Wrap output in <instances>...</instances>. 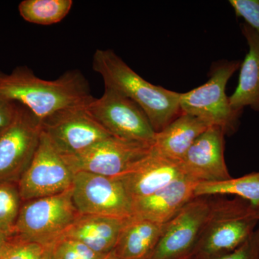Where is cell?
Masks as SVG:
<instances>
[{
	"label": "cell",
	"mask_w": 259,
	"mask_h": 259,
	"mask_svg": "<svg viewBox=\"0 0 259 259\" xmlns=\"http://www.w3.org/2000/svg\"><path fill=\"white\" fill-rule=\"evenodd\" d=\"M8 241V238L5 234H3L2 232H0V258H1L2 255H3V251L5 246H6L7 243Z\"/></svg>",
	"instance_id": "83f0119b"
},
{
	"label": "cell",
	"mask_w": 259,
	"mask_h": 259,
	"mask_svg": "<svg viewBox=\"0 0 259 259\" xmlns=\"http://www.w3.org/2000/svg\"><path fill=\"white\" fill-rule=\"evenodd\" d=\"M79 215L73 203L71 190L24 201L13 236L9 238L50 248Z\"/></svg>",
	"instance_id": "5b68a950"
},
{
	"label": "cell",
	"mask_w": 259,
	"mask_h": 259,
	"mask_svg": "<svg viewBox=\"0 0 259 259\" xmlns=\"http://www.w3.org/2000/svg\"><path fill=\"white\" fill-rule=\"evenodd\" d=\"M93 68L102 76L105 88L122 94L144 110L155 132H161L182 114L181 93L148 82L113 51L97 49Z\"/></svg>",
	"instance_id": "7a4b0ae2"
},
{
	"label": "cell",
	"mask_w": 259,
	"mask_h": 259,
	"mask_svg": "<svg viewBox=\"0 0 259 259\" xmlns=\"http://www.w3.org/2000/svg\"><path fill=\"white\" fill-rule=\"evenodd\" d=\"M17 112V103L0 98V132L13 122Z\"/></svg>",
	"instance_id": "4316f807"
},
{
	"label": "cell",
	"mask_w": 259,
	"mask_h": 259,
	"mask_svg": "<svg viewBox=\"0 0 259 259\" xmlns=\"http://www.w3.org/2000/svg\"><path fill=\"white\" fill-rule=\"evenodd\" d=\"M0 98L27 107L42 122L60 110L88 105L94 97L79 70L66 71L55 80H45L21 66L10 74L0 70Z\"/></svg>",
	"instance_id": "6da1fadb"
},
{
	"label": "cell",
	"mask_w": 259,
	"mask_h": 259,
	"mask_svg": "<svg viewBox=\"0 0 259 259\" xmlns=\"http://www.w3.org/2000/svg\"><path fill=\"white\" fill-rule=\"evenodd\" d=\"M47 248L33 242L8 238L0 259H44Z\"/></svg>",
	"instance_id": "cb8c5ba5"
},
{
	"label": "cell",
	"mask_w": 259,
	"mask_h": 259,
	"mask_svg": "<svg viewBox=\"0 0 259 259\" xmlns=\"http://www.w3.org/2000/svg\"><path fill=\"white\" fill-rule=\"evenodd\" d=\"M212 198L196 197L167 223L154 249L146 259H192L208 219Z\"/></svg>",
	"instance_id": "30bf717a"
},
{
	"label": "cell",
	"mask_w": 259,
	"mask_h": 259,
	"mask_svg": "<svg viewBox=\"0 0 259 259\" xmlns=\"http://www.w3.org/2000/svg\"><path fill=\"white\" fill-rule=\"evenodd\" d=\"M258 224V208L244 199L212 198L193 258L213 259L233 251L253 234Z\"/></svg>",
	"instance_id": "3957f363"
},
{
	"label": "cell",
	"mask_w": 259,
	"mask_h": 259,
	"mask_svg": "<svg viewBox=\"0 0 259 259\" xmlns=\"http://www.w3.org/2000/svg\"><path fill=\"white\" fill-rule=\"evenodd\" d=\"M41 121L17 103L13 122L0 132V182L18 183L36 151Z\"/></svg>",
	"instance_id": "ba28073f"
},
{
	"label": "cell",
	"mask_w": 259,
	"mask_h": 259,
	"mask_svg": "<svg viewBox=\"0 0 259 259\" xmlns=\"http://www.w3.org/2000/svg\"><path fill=\"white\" fill-rule=\"evenodd\" d=\"M186 177L177 163L153 151L123 175L116 177L122 182L133 202L151 195L172 182Z\"/></svg>",
	"instance_id": "5bb4252c"
},
{
	"label": "cell",
	"mask_w": 259,
	"mask_h": 259,
	"mask_svg": "<svg viewBox=\"0 0 259 259\" xmlns=\"http://www.w3.org/2000/svg\"><path fill=\"white\" fill-rule=\"evenodd\" d=\"M125 220L80 214L62 237L79 241L97 253L107 255L113 251Z\"/></svg>",
	"instance_id": "2e32d148"
},
{
	"label": "cell",
	"mask_w": 259,
	"mask_h": 259,
	"mask_svg": "<svg viewBox=\"0 0 259 259\" xmlns=\"http://www.w3.org/2000/svg\"><path fill=\"white\" fill-rule=\"evenodd\" d=\"M198 182L183 177L151 195L133 202V216L165 224L195 198Z\"/></svg>",
	"instance_id": "9a60e30c"
},
{
	"label": "cell",
	"mask_w": 259,
	"mask_h": 259,
	"mask_svg": "<svg viewBox=\"0 0 259 259\" xmlns=\"http://www.w3.org/2000/svg\"><path fill=\"white\" fill-rule=\"evenodd\" d=\"M192 259H196V258H192Z\"/></svg>",
	"instance_id": "1f68e13d"
},
{
	"label": "cell",
	"mask_w": 259,
	"mask_h": 259,
	"mask_svg": "<svg viewBox=\"0 0 259 259\" xmlns=\"http://www.w3.org/2000/svg\"><path fill=\"white\" fill-rule=\"evenodd\" d=\"M229 3L236 16L243 18L259 35V0H231Z\"/></svg>",
	"instance_id": "d4e9b609"
},
{
	"label": "cell",
	"mask_w": 259,
	"mask_h": 259,
	"mask_svg": "<svg viewBox=\"0 0 259 259\" xmlns=\"http://www.w3.org/2000/svg\"><path fill=\"white\" fill-rule=\"evenodd\" d=\"M167 223L161 224L134 216L127 218L121 229L114 253L120 259L147 258L166 229Z\"/></svg>",
	"instance_id": "d6986e66"
},
{
	"label": "cell",
	"mask_w": 259,
	"mask_h": 259,
	"mask_svg": "<svg viewBox=\"0 0 259 259\" xmlns=\"http://www.w3.org/2000/svg\"><path fill=\"white\" fill-rule=\"evenodd\" d=\"M241 28L248 52L240 66L238 86L229 97L230 104L237 112H243L248 107L259 112V35L247 24H242Z\"/></svg>",
	"instance_id": "ac0fdd59"
},
{
	"label": "cell",
	"mask_w": 259,
	"mask_h": 259,
	"mask_svg": "<svg viewBox=\"0 0 259 259\" xmlns=\"http://www.w3.org/2000/svg\"><path fill=\"white\" fill-rule=\"evenodd\" d=\"M51 252L53 259H104L107 255L97 253L86 245L64 237L53 245Z\"/></svg>",
	"instance_id": "603a6c76"
},
{
	"label": "cell",
	"mask_w": 259,
	"mask_h": 259,
	"mask_svg": "<svg viewBox=\"0 0 259 259\" xmlns=\"http://www.w3.org/2000/svg\"><path fill=\"white\" fill-rule=\"evenodd\" d=\"M87 105L64 109L42 121V132L63 156L79 154L112 136L90 115Z\"/></svg>",
	"instance_id": "7c38bea8"
},
{
	"label": "cell",
	"mask_w": 259,
	"mask_h": 259,
	"mask_svg": "<svg viewBox=\"0 0 259 259\" xmlns=\"http://www.w3.org/2000/svg\"><path fill=\"white\" fill-rule=\"evenodd\" d=\"M71 191L73 203L80 214L120 219L133 216V200L116 177L76 172Z\"/></svg>",
	"instance_id": "52a82bcc"
},
{
	"label": "cell",
	"mask_w": 259,
	"mask_h": 259,
	"mask_svg": "<svg viewBox=\"0 0 259 259\" xmlns=\"http://www.w3.org/2000/svg\"><path fill=\"white\" fill-rule=\"evenodd\" d=\"M241 64L240 61H223L213 66L207 82L181 94V112L197 117L209 127H220L226 136L236 133L243 112L232 108L226 88Z\"/></svg>",
	"instance_id": "277c9868"
},
{
	"label": "cell",
	"mask_w": 259,
	"mask_h": 259,
	"mask_svg": "<svg viewBox=\"0 0 259 259\" xmlns=\"http://www.w3.org/2000/svg\"><path fill=\"white\" fill-rule=\"evenodd\" d=\"M258 224H259V208H258ZM259 230V228H258Z\"/></svg>",
	"instance_id": "4dcf8cb0"
},
{
	"label": "cell",
	"mask_w": 259,
	"mask_h": 259,
	"mask_svg": "<svg viewBox=\"0 0 259 259\" xmlns=\"http://www.w3.org/2000/svg\"><path fill=\"white\" fill-rule=\"evenodd\" d=\"M23 199L15 182H0V232L8 238L13 236Z\"/></svg>",
	"instance_id": "7402d4cb"
},
{
	"label": "cell",
	"mask_w": 259,
	"mask_h": 259,
	"mask_svg": "<svg viewBox=\"0 0 259 259\" xmlns=\"http://www.w3.org/2000/svg\"><path fill=\"white\" fill-rule=\"evenodd\" d=\"M44 259H53L52 258V252H51V247L48 248L46 254L44 255Z\"/></svg>",
	"instance_id": "f1b7e54d"
},
{
	"label": "cell",
	"mask_w": 259,
	"mask_h": 259,
	"mask_svg": "<svg viewBox=\"0 0 259 259\" xmlns=\"http://www.w3.org/2000/svg\"><path fill=\"white\" fill-rule=\"evenodd\" d=\"M87 110L112 136L153 145L156 133L147 115L136 102L116 90L105 88L102 96L93 98Z\"/></svg>",
	"instance_id": "8992f818"
},
{
	"label": "cell",
	"mask_w": 259,
	"mask_h": 259,
	"mask_svg": "<svg viewBox=\"0 0 259 259\" xmlns=\"http://www.w3.org/2000/svg\"><path fill=\"white\" fill-rule=\"evenodd\" d=\"M216 195L236 196L259 208V171L221 182H202L194 190L195 198Z\"/></svg>",
	"instance_id": "ffe728a7"
},
{
	"label": "cell",
	"mask_w": 259,
	"mask_h": 259,
	"mask_svg": "<svg viewBox=\"0 0 259 259\" xmlns=\"http://www.w3.org/2000/svg\"><path fill=\"white\" fill-rule=\"evenodd\" d=\"M152 151V144L110 136L79 154L63 156L74 173L86 171L108 177L123 175Z\"/></svg>",
	"instance_id": "8fae6325"
},
{
	"label": "cell",
	"mask_w": 259,
	"mask_h": 259,
	"mask_svg": "<svg viewBox=\"0 0 259 259\" xmlns=\"http://www.w3.org/2000/svg\"><path fill=\"white\" fill-rule=\"evenodd\" d=\"M104 259H120V258H119L118 257H117V255H116L115 254V253H114L113 251H112L111 253H109V254H107L106 255V257H105V258Z\"/></svg>",
	"instance_id": "f546056e"
},
{
	"label": "cell",
	"mask_w": 259,
	"mask_h": 259,
	"mask_svg": "<svg viewBox=\"0 0 259 259\" xmlns=\"http://www.w3.org/2000/svg\"><path fill=\"white\" fill-rule=\"evenodd\" d=\"M72 5L71 0H23L19 4L18 10L28 23L50 25L66 18Z\"/></svg>",
	"instance_id": "44dd1931"
},
{
	"label": "cell",
	"mask_w": 259,
	"mask_h": 259,
	"mask_svg": "<svg viewBox=\"0 0 259 259\" xmlns=\"http://www.w3.org/2000/svg\"><path fill=\"white\" fill-rule=\"evenodd\" d=\"M74 177L62 155L41 132L35 155L18 183L23 202L71 190Z\"/></svg>",
	"instance_id": "9c48e42d"
},
{
	"label": "cell",
	"mask_w": 259,
	"mask_h": 259,
	"mask_svg": "<svg viewBox=\"0 0 259 259\" xmlns=\"http://www.w3.org/2000/svg\"><path fill=\"white\" fill-rule=\"evenodd\" d=\"M225 136L220 127L211 126L194 141L180 163L186 177L198 183L232 178L225 160Z\"/></svg>",
	"instance_id": "4fadbf2b"
},
{
	"label": "cell",
	"mask_w": 259,
	"mask_h": 259,
	"mask_svg": "<svg viewBox=\"0 0 259 259\" xmlns=\"http://www.w3.org/2000/svg\"><path fill=\"white\" fill-rule=\"evenodd\" d=\"M213 259H259V230L236 249Z\"/></svg>",
	"instance_id": "484cf974"
},
{
	"label": "cell",
	"mask_w": 259,
	"mask_h": 259,
	"mask_svg": "<svg viewBox=\"0 0 259 259\" xmlns=\"http://www.w3.org/2000/svg\"><path fill=\"white\" fill-rule=\"evenodd\" d=\"M208 127L197 117L182 113L163 131L156 133L153 151L161 157L181 163L194 141Z\"/></svg>",
	"instance_id": "e0dca14e"
}]
</instances>
